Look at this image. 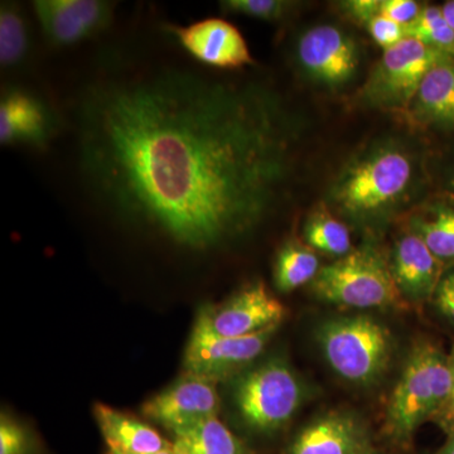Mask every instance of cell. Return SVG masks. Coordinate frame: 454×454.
Masks as SVG:
<instances>
[{
    "mask_svg": "<svg viewBox=\"0 0 454 454\" xmlns=\"http://www.w3.org/2000/svg\"><path fill=\"white\" fill-rule=\"evenodd\" d=\"M422 9L423 5L414 0H381L380 14L406 27L419 17Z\"/></svg>",
    "mask_w": 454,
    "mask_h": 454,
    "instance_id": "29",
    "label": "cell"
},
{
    "mask_svg": "<svg viewBox=\"0 0 454 454\" xmlns=\"http://www.w3.org/2000/svg\"><path fill=\"white\" fill-rule=\"evenodd\" d=\"M447 59L452 57L406 37L384 51L358 92V98L369 107L405 114L424 76Z\"/></svg>",
    "mask_w": 454,
    "mask_h": 454,
    "instance_id": "6",
    "label": "cell"
},
{
    "mask_svg": "<svg viewBox=\"0 0 454 454\" xmlns=\"http://www.w3.org/2000/svg\"><path fill=\"white\" fill-rule=\"evenodd\" d=\"M300 379L276 358L247 372L235 387V402L247 426L270 433L291 422L303 402Z\"/></svg>",
    "mask_w": 454,
    "mask_h": 454,
    "instance_id": "7",
    "label": "cell"
},
{
    "mask_svg": "<svg viewBox=\"0 0 454 454\" xmlns=\"http://www.w3.org/2000/svg\"><path fill=\"white\" fill-rule=\"evenodd\" d=\"M35 441L32 433L7 414L0 419V454H35Z\"/></svg>",
    "mask_w": 454,
    "mask_h": 454,
    "instance_id": "26",
    "label": "cell"
},
{
    "mask_svg": "<svg viewBox=\"0 0 454 454\" xmlns=\"http://www.w3.org/2000/svg\"><path fill=\"white\" fill-rule=\"evenodd\" d=\"M389 262L403 298L417 306L432 301L447 269L411 230L397 239Z\"/></svg>",
    "mask_w": 454,
    "mask_h": 454,
    "instance_id": "15",
    "label": "cell"
},
{
    "mask_svg": "<svg viewBox=\"0 0 454 454\" xmlns=\"http://www.w3.org/2000/svg\"><path fill=\"white\" fill-rule=\"evenodd\" d=\"M317 340L333 372L352 384L369 387L389 370L393 337L372 317H340L325 322Z\"/></svg>",
    "mask_w": 454,
    "mask_h": 454,
    "instance_id": "3",
    "label": "cell"
},
{
    "mask_svg": "<svg viewBox=\"0 0 454 454\" xmlns=\"http://www.w3.org/2000/svg\"><path fill=\"white\" fill-rule=\"evenodd\" d=\"M51 119L38 98L27 92L9 91L0 103V142L42 145L50 137Z\"/></svg>",
    "mask_w": 454,
    "mask_h": 454,
    "instance_id": "16",
    "label": "cell"
},
{
    "mask_svg": "<svg viewBox=\"0 0 454 454\" xmlns=\"http://www.w3.org/2000/svg\"><path fill=\"white\" fill-rule=\"evenodd\" d=\"M435 454H454V434L448 435L446 443Z\"/></svg>",
    "mask_w": 454,
    "mask_h": 454,
    "instance_id": "33",
    "label": "cell"
},
{
    "mask_svg": "<svg viewBox=\"0 0 454 454\" xmlns=\"http://www.w3.org/2000/svg\"><path fill=\"white\" fill-rule=\"evenodd\" d=\"M365 423L345 411H331L313 420L293 441L289 454H373Z\"/></svg>",
    "mask_w": 454,
    "mask_h": 454,
    "instance_id": "14",
    "label": "cell"
},
{
    "mask_svg": "<svg viewBox=\"0 0 454 454\" xmlns=\"http://www.w3.org/2000/svg\"><path fill=\"white\" fill-rule=\"evenodd\" d=\"M77 125L98 196L199 252L245 234L273 207L297 137L268 90L184 73L95 83Z\"/></svg>",
    "mask_w": 454,
    "mask_h": 454,
    "instance_id": "1",
    "label": "cell"
},
{
    "mask_svg": "<svg viewBox=\"0 0 454 454\" xmlns=\"http://www.w3.org/2000/svg\"><path fill=\"white\" fill-rule=\"evenodd\" d=\"M286 307L268 291L264 283H254L223 306H211V321L217 333L245 337L279 325Z\"/></svg>",
    "mask_w": 454,
    "mask_h": 454,
    "instance_id": "13",
    "label": "cell"
},
{
    "mask_svg": "<svg viewBox=\"0 0 454 454\" xmlns=\"http://www.w3.org/2000/svg\"><path fill=\"white\" fill-rule=\"evenodd\" d=\"M29 49V32L20 9L12 3L0 8V64L4 68L22 64Z\"/></svg>",
    "mask_w": 454,
    "mask_h": 454,
    "instance_id": "23",
    "label": "cell"
},
{
    "mask_svg": "<svg viewBox=\"0 0 454 454\" xmlns=\"http://www.w3.org/2000/svg\"><path fill=\"white\" fill-rule=\"evenodd\" d=\"M173 450H175V454H192L191 450H188L186 444L178 438H176L175 442H173Z\"/></svg>",
    "mask_w": 454,
    "mask_h": 454,
    "instance_id": "34",
    "label": "cell"
},
{
    "mask_svg": "<svg viewBox=\"0 0 454 454\" xmlns=\"http://www.w3.org/2000/svg\"><path fill=\"white\" fill-rule=\"evenodd\" d=\"M452 187H453V190H454V175H453V178H452Z\"/></svg>",
    "mask_w": 454,
    "mask_h": 454,
    "instance_id": "36",
    "label": "cell"
},
{
    "mask_svg": "<svg viewBox=\"0 0 454 454\" xmlns=\"http://www.w3.org/2000/svg\"><path fill=\"white\" fill-rule=\"evenodd\" d=\"M142 411L170 432L192 428L219 417L216 382L186 372L162 393L149 399Z\"/></svg>",
    "mask_w": 454,
    "mask_h": 454,
    "instance_id": "10",
    "label": "cell"
},
{
    "mask_svg": "<svg viewBox=\"0 0 454 454\" xmlns=\"http://www.w3.org/2000/svg\"><path fill=\"white\" fill-rule=\"evenodd\" d=\"M278 328L279 325H273L252 336H223L212 325L211 306L202 307L188 340L184 369L217 384L252 364Z\"/></svg>",
    "mask_w": 454,
    "mask_h": 454,
    "instance_id": "8",
    "label": "cell"
},
{
    "mask_svg": "<svg viewBox=\"0 0 454 454\" xmlns=\"http://www.w3.org/2000/svg\"><path fill=\"white\" fill-rule=\"evenodd\" d=\"M106 454H125L121 452H115V450H107ZM140 454H175V450H173V443L172 446L166 448V450H160V452L157 453H140Z\"/></svg>",
    "mask_w": 454,
    "mask_h": 454,
    "instance_id": "35",
    "label": "cell"
},
{
    "mask_svg": "<svg viewBox=\"0 0 454 454\" xmlns=\"http://www.w3.org/2000/svg\"><path fill=\"white\" fill-rule=\"evenodd\" d=\"M442 12H443L444 17H446L447 22L452 27L454 31V0L444 3L442 5Z\"/></svg>",
    "mask_w": 454,
    "mask_h": 454,
    "instance_id": "32",
    "label": "cell"
},
{
    "mask_svg": "<svg viewBox=\"0 0 454 454\" xmlns=\"http://www.w3.org/2000/svg\"><path fill=\"white\" fill-rule=\"evenodd\" d=\"M405 115L420 124L454 125V59L429 70Z\"/></svg>",
    "mask_w": 454,
    "mask_h": 454,
    "instance_id": "18",
    "label": "cell"
},
{
    "mask_svg": "<svg viewBox=\"0 0 454 454\" xmlns=\"http://www.w3.org/2000/svg\"><path fill=\"white\" fill-rule=\"evenodd\" d=\"M94 414L110 450L125 454L157 453L172 446L148 424L112 406L98 403Z\"/></svg>",
    "mask_w": 454,
    "mask_h": 454,
    "instance_id": "17",
    "label": "cell"
},
{
    "mask_svg": "<svg viewBox=\"0 0 454 454\" xmlns=\"http://www.w3.org/2000/svg\"><path fill=\"white\" fill-rule=\"evenodd\" d=\"M340 7L349 20L367 26L370 20L380 14L381 0H348L340 3Z\"/></svg>",
    "mask_w": 454,
    "mask_h": 454,
    "instance_id": "30",
    "label": "cell"
},
{
    "mask_svg": "<svg viewBox=\"0 0 454 454\" xmlns=\"http://www.w3.org/2000/svg\"><path fill=\"white\" fill-rule=\"evenodd\" d=\"M304 239L313 250L327 255L342 258L354 250L348 226L325 208L310 215L304 226Z\"/></svg>",
    "mask_w": 454,
    "mask_h": 454,
    "instance_id": "22",
    "label": "cell"
},
{
    "mask_svg": "<svg viewBox=\"0 0 454 454\" xmlns=\"http://www.w3.org/2000/svg\"><path fill=\"white\" fill-rule=\"evenodd\" d=\"M367 31L376 44L384 51L391 49L406 38L405 27L394 22L390 18L382 16V14H379L370 20Z\"/></svg>",
    "mask_w": 454,
    "mask_h": 454,
    "instance_id": "27",
    "label": "cell"
},
{
    "mask_svg": "<svg viewBox=\"0 0 454 454\" xmlns=\"http://www.w3.org/2000/svg\"><path fill=\"white\" fill-rule=\"evenodd\" d=\"M319 300L348 309H402L406 301L379 250L363 247L321 268L312 282Z\"/></svg>",
    "mask_w": 454,
    "mask_h": 454,
    "instance_id": "4",
    "label": "cell"
},
{
    "mask_svg": "<svg viewBox=\"0 0 454 454\" xmlns=\"http://www.w3.org/2000/svg\"><path fill=\"white\" fill-rule=\"evenodd\" d=\"M450 384L448 354L432 340H415L389 397L382 435L394 446L411 447L418 429L446 403Z\"/></svg>",
    "mask_w": 454,
    "mask_h": 454,
    "instance_id": "2",
    "label": "cell"
},
{
    "mask_svg": "<svg viewBox=\"0 0 454 454\" xmlns=\"http://www.w3.org/2000/svg\"><path fill=\"white\" fill-rule=\"evenodd\" d=\"M373 454H376V453H373Z\"/></svg>",
    "mask_w": 454,
    "mask_h": 454,
    "instance_id": "37",
    "label": "cell"
},
{
    "mask_svg": "<svg viewBox=\"0 0 454 454\" xmlns=\"http://www.w3.org/2000/svg\"><path fill=\"white\" fill-rule=\"evenodd\" d=\"M297 57L301 70L327 88L351 82L361 59L356 41L333 25L307 29L298 41Z\"/></svg>",
    "mask_w": 454,
    "mask_h": 454,
    "instance_id": "9",
    "label": "cell"
},
{
    "mask_svg": "<svg viewBox=\"0 0 454 454\" xmlns=\"http://www.w3.org/2000/svg\"><path fill=\"white\" fill-rule=\"evenodd\" d=\"M432 303L444 318L454 325V265L444 271L433 295Z\"/></svg>",
    "mask_w": 454,
    "mask_h": 454,
    "instance_id": "28",
    "label": "cell"
},
{
    "mask_svg": "<svg viewBox=\"0 0 454 454\" xmlns=\"http://www.w3.org/2000/svg\"><path fill=\"white\" fill-rule=\"evenodd\" d=\"M298 3L284 0H227L221 2V8L230 13L258 18L262 20H282L294 11Z\"/></svg>",
    "mask_w": 454,
    "mask_h": 454,
    "instance_id": "25",
    "label": "cell"
},
{
    "mask_svg": "<svg viewBox=\"0 0 454 454\" xmlns=\"http://www.w3.org/2000/svg\"><path fill=\"white\" fill-rule=\"evenodd\" d=\"M406 37L423 42L427 46L454 59V31L442 7L426 5L419 17L405 27Z\"/></svg>",
    "mask_w": 454,
    "mask_h": 454,
    "instance_id": "24",
    "label": "cell"
},
{
    "mask_svg": "<svg viewBox=\"0 0 454 454\" xmlns=\"http://www.w3.org/2000/svg\"><path fill=\"white\" fill-rule=\"evenodd\" d=\"M178 43L197 61L211 67L235 70L253 64L243 35L221 18H206L186 27L169 26Z\"/></svg>",
    "mask_w": 454,
    "mask_h": 454,
    "instance_id": "12",
    "label": "cell"
},
{
    "mask_svg": "<svg viewBox=\"0 0 454 454\" xmlns=\"http://www.w3.org/2000/svg\"><path fill=\"white\" fill-rule=\"evenodd\" d=\"M413 178V160L405 151L396 146L376 149L343 173L333 199L349 215L370 216L399 202Z\"/></svg>",
    "mask_w": 454,
    "mask_h": 454,
    "instance_id": "5",
    "label": "cell"
},
{
    "mask_svg": "<svg viewBox=\"0 0 454 454\" xmlns=\"http://www.w3.org/2000/svg\"><path fill=\"white\" fill-rule=\"evenodd\" d=\"M411 230L444 265H454V206L437 205L411 217Z\"/></svg>",
    "mask_w": 454,
    "mask_h": 454,
    "instance_id": "19",
    "label": "cell"
},
{
    "mask_svg": "<svg viewBox=\"0 0 454 454\" xmlns=\"http://www.w3.org/2000/svg\"><path fill=\"white\" fill-rule=\"evenodd\" d=\"M318 256L309 245L298 240L286 241L278 252L274 265V283L283 293H291L318 276Z\"/></svg>",
    "mask_w": 454,
    "mask_h": 454,
    "instance_id": "20",
    "label": "cell"
},
{
    "mask_svg": "<svg viewBox=\"0 0 454 454\" xmlns=\"http://www.w3.org/2000/svg\"><path fill=\"white\" fill-rule=\"evenodd\" d=\"M450 372H452V384H450V395L446 403L439 409L437 414L433 418L432 422L437 424L439 428L448 435L454 434V345L450 354Z\"/></svg>",
    "mask_w": 454,
    "mask_h": 454,
    "instance_id": "31",
    "label": "cell"
},
{
    "mask_svg": "<svg viewBox=\"0 0 454 454\" xmlns=\"http://www.w3.org/2000/svg\"><path fill=\"white\" fill-rule=\"evenodd\" d=\"M192 454H253L219 417L175 433Z\"/></svg>",
    "mask_w": 454,
    "mask_h": 454,
    "instance_id": "21",
    "label": "cell"
},
{
    "mask_svg": "<svg viewBox=\"0 0 454 454\" xmlns=\"http://www.w3.org/2000/svg\"><path fill=\"white\" fill-rule=\"evenodd\" d=\"M35 16L46 37L71 46L103 32L113 20V3L104 0H37Z\"/></svg>",
    "mask_w": 454,
    "mask_h": 454,
    "instance_id": "11",
    "label": "cell"
}]
</instances>
